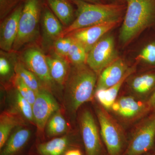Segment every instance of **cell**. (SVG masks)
<instances>
[{"mask_svg":"<svg viewBox=\"0 0 155 155\" xmlns=\"http://www.w3.org/2000/svg\"><path fill=\"white\" fill-rule=\"evenodd\" d=\"M75 3L77 7L76 18L63 30L59 38L89 26L111 22L119 23L124 10V6L116 4H95L83 0H75Z\"/></svg>","mask_w":155,"mask_h":155,"instance_id":"obj_1","label":"cell"},{"mask_svg":"<svg viewBox=\"0 0 155 155\" xmlns=\"http://www.w3.org/2000/svg\"><path fill=\"white\" fill-rule=\"evenodd\" d=\"M96 73L86 64L73 65L65 83V101L71 111L77 110L92 99L97 85Z\"/></svg>","mask_w":155,"mask_h":155,"instance_id":"obj_2","label":"cell"},{"mask_svg":"<svg viewBox=\"0 0 155 155\" xmlns=\"http://www.w3.org/2000/svg\"><path fill=\"white\" fill-rule=\"evenodd\" d=\"M127 10L119 33L127 45L147 28L155 25V0H127Z\"/></svg>","mask_w":155,"mask_h":155,"instance_id":"obj_3","label":"cell"},{"mask_svg":"<svg viewBox=\"0 0 155 155\" xmlns=\"http://www.w3.org/2000/svg\"><path fill=\"white\" fill-rule=\"evenodd\" d=\"M97 117L108 155H123L127 146L125 135L118 124L104 109L97 108Z\"/></svg>","mask_w":155,"mask_h":155,"instance_id":"obj_4","label":"cell"},{"mask_svg":"<svg viewBox=\"0 0 155 155\" xmlns=\"http://www.w3.org/2000/svg\"><path fill=\"white\" fill-rule=\"evenodd\" d=\"M39 10L40 0H26L19 19L18 34L13 47L14 50L19 49L35 35Z\"/></svg>","mask_w":155,"mask_h":155,"instance_id":"obj_5","label":"cell"},{"mask_svg":"<svg viewBox=\"0 0 155 155\" xmlns=\"http://www.w3.org/2000/svg\"><path fill=\"white\" fill-rule=\"evenodd\" d=\"M118 58L114 37L105 35L87 54L86 64L99 75L104 69Z\"/></svg>","mask_w":155,"mask_h":155,"instance_id":"obj_6","label":"cell"},{"mask_svg":"<svg viewBox=\"0 0 155 155\" xmlns=\"http://www.w3.org/2000/svg\"><path fill=\"white\" fill-rule=\"evenodd\" d=\"M155 142V111L144 120L134 133L123 155H144Z\"/></svg>","mask_w":155,"mask_h":155,"instance_id":"obj_7","label":"cell"},{"mask_svg":"<svg viewBox=\"0 0 155 155\" xmlns=\"http://www.w3.org/2000/svg\"><path fill=\"white\" fill-rule=\"evenodd\" d=\"M32 109L34 123L42 131L51 116L59 110V106L52 94L42 87L36 94Z\"/></svg>","mask_w":155,"mask_h":155,"instance_id":"obj_8","label":"cell"},{"mask_svg":"<svg viewBox=\"0 0 155 155\" xmlns=\"http://www.w3.org/2000/svg\"><path fill=\"white\" fill-rule=\"evenodd\" d=\"M81 128L86 155H103L102 145L93 116L84 111L80 118Z\"/></svg>","mask_w":155,"mask_h":155,"instance_id":"obj_9","label":"cell"},{"mask_svg":"<svg viewBox=\"0 0 155 155\" xmlns=\"http://www.w3.org/2000/svg\"><path fill=\"white\" fill-rule=\"evenodd\" d=\"M23 60L28 69L39 80L48 87L52 86L54 81L50 75L46 56L41 51L37 48H29L24 52Z\"/></svg>","mask_w":155,"mask_h":155,"instance_id":"obj_10","label":"cell"},{"mask_svg":"<svg viewBox=\"0 0 155 155\" xmlns=\"http://www.w3.org/2000/svg\"><path fill=\"white\" fill-rule=\"evenodd\" d=\"M118 23L111 22L89 26L72 31L66 36L70 37L79 42L88 54L94 45Z\"/></svg>","mask_w":155,"mask_h":155,"instance_id":"obj_11","label":"cell"},{"mask_svg":"<svg viewBox=\"0 0 155 155\" xmlns=\"http://www.w3.org/2000/svg\"><path fill=\"white\" fill-rule=\"evenodd\" d=\"M129 67L123 59L118 58L100 73L96 89H107L119 82Z\"/></svg>","mask_w":155,"mask_h":155,"instance_id":"obj_12","label":"cell"},{"mask_svg":"<svg viewBox=\"0 0 155 155\" xmlns=\"http://www.w3.org/2000/svg\"><path fill=\"white\" fill-rule=\"evenodd\" d=\"M22 10V7L16 9L1 25L0 48L3 51L8 52L13 48L18 34Z\"/></svg>","mask_w":155,"mask_h":155,"instance_id":"obj_13","label":"cell"},{"mask_svg":"<svg viewBox=\"0 0 155 155\" xmlns=\"http://www.w3.org/2000/svg\"><path fill=\"white\" fill-rule=\"evenodd\" d=\"M116 114L126 119H132L149 111L144 104L130 96L122 97L116 101L111 108Z\"/></svg>","mask_w":155,"mask_h":155,"instance_id":"obj_14","label":"cell"},{"mask_svg":"<svg viewBox=\"0 0 155 155\" xmlns=\"http://www.w3.org/2000/svg\"><path fill=\"white\" fill-rule=\"evenodd\" d=\"M31 132L28 128H20L10 135L1 150L0 155H17L28 143Z\"/></svg>","mask_w":155,"mask_h":155,"instance_id":"obj_15","label":"cell"},{"mask_svg":"<svg viewBox=\"0 0 155 155\" xmlns=\"http://www.w3.org/2000/svg\"><path fill=\"white\" fill-rule=\"evenodd\" d=\"M135 70V66L129 67L122 79L114 86L107 89L95 90V96L103 107L107 109H111L116 101V97L122 84Z\"/></svg>","mask_w":155,"mask_h":155,"instance_id":"obj_16","label":"cell"},{"mask_svg":"<svg viewBox=\"0 0 155 155\" xmlns=\"http://www.w3.org/2000/svg\"><path fill=\"white\" fill-rule=\"evenodd\" d=\"M71 146L70 138L64 136L38 143L36 146V152L39 155H64L72 148Z\"/></svg>","mask_w":155,"mask_h":155,"instance_id":"obj_17","label":"cell"},{"mask_svg":"<svg viewBox=\"0 0 155 155\" xmlns=\"http://www.w3.org/2000/svg\"><path fill=\"white\" fill-rule=\"evenodd\" d=\"M50 75L53 81L60 85L65 84L70 69L69 62L65 59L56 56H46Z\"/></svg>","mask_w":155,"mask_h":155,"instance_id":"obj_18","label":"cell"},{"mask_svg":"<svg viewBox=\"0 0 155 155\" xmlns=\"http://www.w3.org/2000/svg\"><path fill=\"white\" fill-rule=\"evenodd\" d=\"M130 87L134 91L140 94L153 92L155 90V72H148L134 78L130 83Z\"/></svg>","mask_w":155,"mask_h":155,"instance_id":"obj_19","label":"cell"},{"mask_svg":"<svg viewBox=\"0 0 155 155\" xmlns=\"http://www.w3.org/2000/svg\"><path fill=\"white\" fill-rule=\"evenodd\" d=\"M48 3L58 19L66 25H70L73 18L72 6L66 0H48Z\"/></svg>","mask_w":155,"mask_h":155,"instance_id":"obj_20","label":"cell"},{"mask_svg":"<svg viewBox=\"0 0 155 155\" xmlns=\"http://www.w3.org/2000/svg\"><path fill=\"white\" fill-rule=\"evenodd\" d=\"M42 21L44 28L47 35L51 38H59L64 30L60 21L48 9L45 10L43 15Z\"/></svg>","mask_w":155,"mask_h":155,"instance_id":"obj_21","label":"cell"},{"mask_svg":"<svg viewBox=\"0 0 155 155\" xmlns=\"http://www.w3.org/2000/svg\"><path fill=\"white\" fill-rule=\"evenodd\" d=\"M18 124L16 117L9 113H3L0 117V150L10 137L11 131Z\"/></svg>","mask_w":155,"mask_h":155,"instance_id":"obj_22","label":"cell"},{"mask_svg":"<svg viewBox=\"0 0 155 155\" xmlns=\"http://www.w3.org/2000/svg\"><path fill=\"white\" fill-rule=\"evenodd\" d=\"M47 134L49 137L61 135L67 130V122L64 116L58 110L49 119L46 125Z\"/></svg>","mask_w":155,"mask_h":155,"instance_id":"obj_23","label":"cell"},{"mask_svg":"<svg viewBox=\"0 0 155 155\" xmlns=\"http://www.w3.org/2000/svg\"><path fill=\"white\" fill-rule=\"evenodd\" d=\"M16 75L20 78L25 84L31 88L36 94L42 87L38 81V79L34 74L22 64L18 63L14 68Z\"/></svg>","mask_w":155,"mask_h":155,"instance_id":"obj_24","label":"cell"},{"mask_svg":"<svg viewBox=\"0 0 155 155\" xmlns=\"http://www.w3.org/2000/svg\"><path fill=\"white\" fill-rule=\"evenodd\" d=\"M72 38V45L66 60L73 65L86 64L87 53L86 50L79 42Z\"/></svg>","mask_w":155,"mask_h":155,"instance_id":"obj_25","label":"cell"},{"mask_svg":"<svg viewBox=\"0 0 155 155\" xmlns=\"http://www.w3.org/2000/svg\"><path fill=\"white\" fill-rule=\"evenodd\" d=\"M153 67H155V40L152 41L146 45L136 58Z\"/></svg>","mask_w":155,"mask_h":155,"instance_id":"obj_26","label":"cell"},{"mask_svg":"<svg viewBox=\"0 0 155 155\" xmlns=\"http://www.w3.org/2000/svg\"><path fill=\"white\" fill-rule=\"evenodd\" d=\"M14 83L17 91L32 105L35 101L36 93L17 75L14 78Z\"/></svg>","mask_w":155,"mask_h":155,"instance_id":"obj_27","label":"cell"},{"mask_svg":"<svg viewBox=\"0 0 155 155\" xmlns=\"http://www.w3.org/2000/svg\"><path fill=\"white\" fill-rule=\"evenodd\" d=\"M16 102L17 108L22 116L30 122L34 123L32 105L17 91Z\"/></svg>","mask_w":155,"mask_h":155,"instance_id":"obj_28","label":"cell"},{"mask_svg":"<svg viewBox=\"0 0 155 155\" xmlns=\"http://www.w3.org/2000/svg\"><path fill=\"white\" fill-rule=\"evenodd\" d=\"M73 39L68 36L59 38L54 44V50L57 55L66 59L69 52Z\"/></svg>","mask_w":155,"mask_h":155,"instance_id":"obj_29","label":"cell"},{"mask_svg":"<svg viewBox=\"0 0 155 155\" xmlns=\"http://www.w3.org/2000/svg\"><path fill=\"white\" fill-rule=\"evenodd\" d=\"M11 70V66L8 60L4 57L0 58V74L1 75H8Z\"/></svg>","mask_w":155,"mask_h":155,"instance_id":"obj_30","label":"cell"},{"mask_svg":"<svg viewBox=\"0 0 155 155\" xmlns=\"http://www.w3.org/2000/svg\"><path fill=\"white\" fill-rule=\"evenodd\" d=\"M147 104L149 111H155V90L151 95Z\"/></svg>","mask_w":155,"mask_h":155,"instance_id":"obj_31","label":"cell"},{"mask_svg":"<svg viewBox=\"0 0 155 155\" xmlns=\"http://www.w3.org/2000/svg\"><path fill=\"white\" fill-rule=\"evenodd\" d=\"M64 155H82V154L79 149L72 148L66 152Z\"/></svg>","mask_w":155,"mask_h":155,"instance_id":"obj_32","label":"cell"},{"mask_svg":"<svg viewBox=\"0 0 155 155\" xmlns=\"http://www.w3.org/2000/svg\"><path fill=\"white\" fill-rule=\"evenodd\" d=\"M83 1L89 2L92 3H95V4H99L100 0H83Z\"/></svg>","mask_w":155,"mask_h":155,"instance_id":"obj_33","label":"cell"},{"mask_svg":"<svg viewBox=\"0 0 155 155\" xmlns=\"http://www.w3.org/2000/svg\"><path fill=\"white\" fill-rule=\"evenodd\" d=\"M147 155H155V153H153L150 154H148Z\"/></svg>","mask_w":155,"mask_h":155,"instance_id":"obj_34","label":"cell"},{"mask_svg":"<svg viewBox=\"0 0 155 155\" xmlns=\"http://www.w3.org/2000/svg\"><path fill=\"white\" fill-rule=\"evenodd\" d=\"M3 1H4V0H1V3H2V2H3Z\"/></svg>","mask_w":155,"mask_h":155,"instance_id":"obj_35","label":"cell"},{"mask_svg":"<svg viewBox=\"0 0 155 155\" xmlns=\"http://www.w3.org/2000/svg\"><path fill=\"white\" fill-rule=\"evenodd\" d=\"M125 1H127V0H125Z\"/></svg>","mask_w":155,"mask_h":155,"instance_id":"obj_36","label":"cell"}]
</instances>
